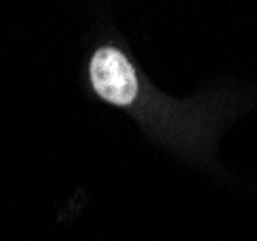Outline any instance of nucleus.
I'll return each mask as SVG.
<instances>
[{
    "mask_svg": "<svg viewBox=\"0 0 257 241\" xmlns=\"http://www.w3.org/2000/svg\"><path fill=\"white\" fill-rule=\"evenodd\" d=\"M87 76L93 93L114 106H130L140 89L138 72L132 60L126 52L112 45H103L91 54Z\"/></svg>",
    "mask_w": 257,
    "mask_h": 241,
    "instance_id": "1",
    "label": "nucleus"
}]
</instances>
